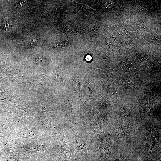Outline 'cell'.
I'll use <instances>...</instances> for the list:
<instances>
[{
	"mask_svg": "<svg viewBox=\"0 0 161 161\" xmlns=\"http://www.w3.org/2000/svg\"><path fill=\"white\" fill-rule=\"evenodd\" d=\"M67 31L71 33L76 34H78L79 32L78 30L76 28H73L70 30H68Z\"/></svg>",
	"mask_w": 161,
	"mask_h": 161,
	"instance_id": "9",
	"label": "cell"
},
{
	"mask_svg": "<svg viewBox=\"0 0 161 161\" xmlns=\"http://www.w3.org/2000/svg\"><path fill=\"white\" fill-rule=\"evenodd\" d=\"M106 44L108 47L111 48L113 47L112 44L111 43L109 40L106 38Z\"/></svg>",
	"mask_w": 161,
	"mask_h": 161,
	"instance_id": "10",
	"label": "cell"
},
{
	"mask_svg": "<svg viewBox=\"0 0 161 161\" xmlns=\"http://www.w3.org/2000/svg\"><path fill=\"white\" fill-rule=\"evenodd\" d=\"M86 58L87 60L90 61L91 60V58L90 56L88 55L86 57Z\"/></svg>",
	"mask_w": 161,
	"mask_h": 161,
	"instance_id": "14",
	"label": "cell"
},
{
	"mask_svg": "<svg viewBox=\"0 0 161 161\" xmlns=\"http://www.w3.org/2000/svg\"><path fill=\"white\" fill-rule=\"evenodd\" d=\"M144 104L143 105V106L146 111H151V109L153 108L152 103L150 101L148 100H147V101H145Z\"/></svg>",
	"mask_w": 161,
	"mask_h": 161,
	"instance_id": "7",
	"label": "cell"
},
{
	"mask_svg": "<svg viewBox=\"0 0 161 161\" xmlns=\"http://www.w3.org/2000/svg\"><path fill=\"white\" fill-rule=\"evenodd\" d=\"M86 85L88 88L90 92L89 97H91L93 93L95 85L93 82L91 80H89L86 83Z\"/></svg>",
	"mask_w": 161,
	"mask_h": 161,
	"instance_id": "5",
	"label": "cell"
},
{
	"mask_svg": "<svg viewBox=\"0 0 161 161\" xmlns=\"http://www.w3.org/2000/svg\"><path fill=\"white\" fill-rule=\"evenodd\" d=\"M80 6H81V8H83V10H86V9H88L89 8H90V7H89L88 6L86 5V4H80Z\"/></svg>",
	"mask_w": 161,
	"mask_h": 161,
	"instance_id": "13",
	"label": "cell"
},
{
	"mask_svg": "<svg viewBox=\"0 0 161 161\" xmlns=\"http://www.w3.org/2000/svg\"><path fill=\"white\" fill-rule=\"evenodd\" d=\"M159 139V136L157 130L153 129L149 131L145 139L148 158L151 159V154L152 149L158 143Z\"/></svg>",
	"mask_w": 161,
	"mask_h": 161,
	"instance_id": "1",
	"label": "cell"
},
{
	"mask_svg": "<svg viewBox=\"0 0 161 161\" xmlns=\"http://www.w3.org/2000/svg\"><path fill=\"white\" fill-rule=\"evenodd\" d=\"M80 81L78 78L74 79L73 82V86L74 90L75 92L81 94L82 89Z\"/></svg>",
	"mask_w": 161,
	"mask_h": 161,
	"instance_id": "4",
	"label": "cell"
},
{
	"mask_svg": "<svg viewBox=\"0 0 161 161\" xmlns=\"http://www.w3.org/2000/svg\"><path fill=\"white\" fill-rule=\"evenodd\" d=\"M110 144L109 139H104L102 140L100 147L101 155L99 161H103L110 156L111 154L109 148Z\"/></svg>",
	"mask_w": 161,
	"mask_h": 161,
	"instance_id": "2",
	"label": "cell"
},
{
	"mask_svg": "<svg viewBox=\"0 0 161 161\" xmlns=\"http://www.w3.org/2000/svg\"><path fill=\"white\" fill-rule=\"evenodd\" d=\"M54 12L52 10L46 11L44 12V15L45 16H50L52 15Z\"/></svg>",
	"mask_w": 161,
	"mask_h": 161,
	"instance_id": "11",
	"label": "cell"
},
{
	"mask_svg": "<svg viewBox=\"0 0 161 161\" xmlns=\"http://www.w3.org/2000/svg\"><path fill=\"white\" fill-rule=\"evenodd\" d=\"M113 161H126V159L122 155H120V157L115 160Z\"/></svg>",
	"mask_w": 161,
	"mask_h": 161,
	"instance_id": "12",
	"label": "cell"
},
{
	"mask_svg": "<svg viewBox=\"0 0 161 161\" xmlns=\"http://www.w3.org/2000/svg\"><path fill=\"white\" fill-rule=\"evenodd\" d=\"M17 135L18 137L23 138H30L34 135L33 132L28 129L21 131L17 133Z\"/></svg>",
	"mask_w": 161,
	"mask_h": 161,
	"instance_id": "3",
	"label": "cell"
},
{
	"mask_svg": "<svg viewBox=\"0 0 161 161\" xmlns=\"http://www.w3.org/2000/svg\"><path fill=\"white\" fill-rule=\"evenodd\" d=\"M95 28L92 27L90 30V31L91 32H93L95 31Z\"/></svg>",
	"mask_w": 161,
	"mask_h": 161,
	"instance_id": "15",
	"label": "cell"
},
{
	"mask_svg": "<svg viewBox=\"0 0 161 161\" xmlns=\"http://www.w3.org/2000/svg\"><path fill=\"white\" fill-rule=\"evenodd\" d=\"M68 44V42L67 40L62 39L56 44L55 47L57 48H62L66 46Z\"/></svg>",
	"mask_w": 161,
	"mask_h": 161,
	"instance_id": "6",
	"label": "cell"
},
{
	"mask_svg": "<svg viewBox=\"0 0 161 161\" xmlns=\"http://www.w3.org/2000/svg\"><path fill=\"white\" fill-rule=\"evenodd\" d=\"M112 37L114 39V40L117 42L119 44H121L122 45H123V44H124V42L122 41L121 40L117 37L114 36L112 35Z\"/></svg>",
	"mask_w": 161,
	"mask_h": 161,
	"instance_id": "8",
	"label": "cell"
}]
</instances>
